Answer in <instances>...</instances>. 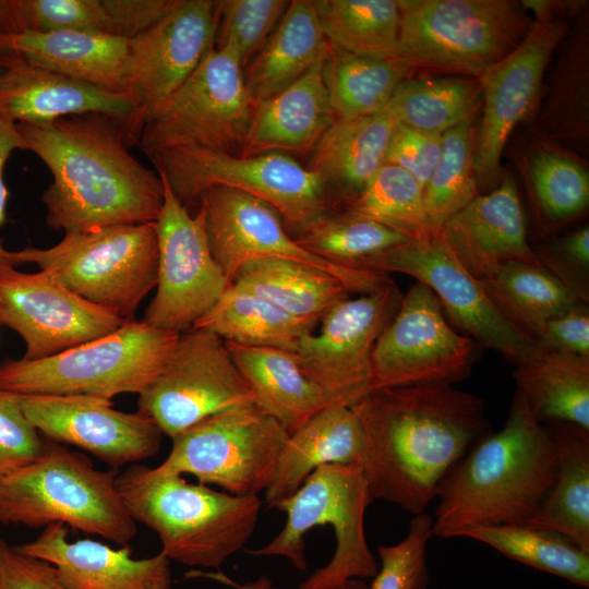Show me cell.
Here are the masks:
<instances>
[{
    "instance_id": "6da1fadb",
    "label": "cell",
    "mask_w": 589,
    "mask_h": 589,
    "mask_svg": "<svg viewBox=\"0 0 589 589\" xmlns=\"http://www.w3.org/2000/svg\"><path fill=\"white\" fill-rule=\"evenodd\" d=\"M364 435L371 500L425 513L449 470L492 431L484 400L452 384L371 390L352 406Z\"/></svg>"
},
{
    "instance_id": "7a4b0ae2",
    "label": "cell",
    "mask_w": 589,
    "mask_h": 589,
    "mask_svg": "<svg viewBox=\"0 0 589 589\" xmlns=\"http://www.w3.org/2000/svg\"><path fill=\"white\" fill-rule=\"evenodd\" d=\"M15 124L23 151L37 155L52 176L41 194L50 228L67 233L157 220L161 178L129 152L123 123L86 113Z\"/></svg>"
},
{
    "instance_id": "3957f363",
    "label": "cell",
    "mask_w": 589,
    "mask_h": 589,
    "mask_svg": "<svg viewBox=\"0 0 589 589\" xmlns=\"http://www.w3.org/2000/svg\"><path fill=\"white\" fill-rule=\"evenodd\" d=\"M555 473L552 436L516 389L502 429L474 444L443 479L432 537H459L477 525H527Z\"/></svg>"
},
{
    "instance_id": "277c9868",
    "label": "cell",
    "mask_w": 589,
    "mask_h": 589,
    "mask_svg": "<svg viewBox=\"0 0 589 589\" xmlns=\"http://www.w3.org/2000/svg\"><path fill=\"white\" fill-rule=\"evenodd\" d=\"M116 485L129 514L154 530L170 561L219 568L242 550L256 527L259 495H235L158 467L130 465Z\"/></svg>"
},
{
    "instance_id": "5b68a950",
    "label": "cell",
    "mask_w": 589,
    "mask_h": 589,
    "mask_svg": "<svg viewBox=\"0 0 589 589\" xmlns=\"http://www.w3.org/2000/svg\"><path fill=\"white\" fill-rule=\"evenodd\" d=\"M118 473L47 440L40 456L0 478V524L69 525L127 545L137 528L118 492Z\"/></svg>"
},
{
    "instance_id": "8992f818",
    "label": "cell",
    "mask_w": 589,
    "mask_h": 589,
    "mask_svg": "<svg viewBox=\"0 0 589 589\" xmlns=\"http://www.w3.org/2000/svg\"><path fill=\"white\" fill-rule=\"evenodd\" d=\"M396 57L414 75L481 77L528 34L532 20L509 0H397Z\"/></svg>"
},
{
    "instance_id": "52a82bcc",
    "label": "cell",
    "mask_w": 589,
    "mask_h": 589,
    "mask_svg": "<svg viewBox=\"0 0 589 589\" xmlns=\"http://www.w3.org/2000/svg\"><path fill=\"white\" fill-rule=\"evenodd\" d=\"M145 322L127 321L117 330L52 357L0 362V389L17 395L92 396L111 400L137 395L163 371L179 338Z\"/></svg>"
},
{
    "instance_id": "ba28073f",
    "label": "cell",
    "mask_w": 589,
    "mask_h": 589,
    "mask_svg": "<svg viewBox=\"0 0 589 589\" xmlns=\"http://www.w3.org/2000/svg\"><path fill=\"white\" fill-rule=\"evenodd\" d=\"M14 266L33 263L86 301L124 321L157 285L156 221L67 232L48 249L8 252Z\"/></svg>"
},
{
    "instance_id": "9c48e42d",
    "label": "cell",
    "mask_w": 589,
    "mask_h": 589,
    "mask_svg": "<svg viewBox=\"0 0 589 589\" xmlns=\"http://www.w3.org/2000/svg\"><path fill=\"white\" fill-rule=\"evenodd\" d=\"M371 502L362 467L323 465L275 507L287 517L280 532L264 546L247 552L254 556H283L294 568L304 570L305 534L327 524L336 538L333 557L302 581L299 589H333L352 578L374 577L378 564L364 530V514Z\"/></svg>"
},
{
    "instance_id": "30bf717a",
    "label": "cell",
    "mask_w": 589,
    "mask_h": 589,
    "mask_svg": "<svg viewBox=\"0 0 589 589\" xmlns=\"http://www.w3.org/2000/svg\"><path fill=\"white\" fill-rule=\"evenodd\" d=\"M151 159L187 207L211 188L235 189L267 203L299 236L330 213L323 176L283 153L242 157L171 148Z\"/></svg>"
},
{
    "instance_id": "8fae6325",
    "label": "cell",
    "mask_w": 589,
    "mask_h": 589,
    "mask_svg": "<svg viewBox=\"0 0 589 589\" xmlns=\"http://www.w3.org/2000/svg\"><path fill=\"white\" fill-rule=\"evenodd\" d=\"M254 110L238 58L228 48L214 46L145 121L137 144L149 158L171 148L239 155Z\"/></svg>"
},
{
    "instance_id": "7c38bea8",
    "label": "cell",
    "mask_w": 589,
    "mask_h": 589,
    "mask_svg": "<svg viewBox=\"0 0 589 589\" xmlns=\"http://www.w3.org/2000/svg\"><path fill=\"white\" fill-rule=\"evenodd\" d=\"M289 433L255 402L214 413L180 432L163 464L235 495H259L272 483Z\"/></svg>"
},
{
    "instance_id": "4fadbf2b",
    "label": "cell",
    "mask_w": 589,
    "mask_h": 589,
    "mask_svg": "<svg viewBox=\"0 0 589 589\" xmlns=\"http://www.w3.org/2000/svg\"><path fill=\"white\" fill-rule=\"evenodd\" d=\"M356 268L413 277L436 296L452 323L498 351L514 366L527 362L541 350L536 340L498 312L480 281L459 263L440 233L389 248L362 260Z\"/></svg>"
},
{
    "instance_id": "5bb4252c",
    "label": "cell",
    "mask_w": 589,
    "mask_h": 589,
    "mask_svg": "<svg viewBox=\"0 0 589 589\" xmlns=\"http://www.w3.org/2000/svg\"><path fill=\"white\" fill-rule=\"evenodd\" d=\"M254 400L225 340L191 328L179 335L163 371L139 394L137 411L172 438L214 413Z\"/></svg>"
},
{
    "instance_id": "9a60e30c",
    "label": "cell",
    "mask_w": 589,
    "mask_h": 589,
    "mask_svg": "<svg viewBox=\"0 0 589 589\" xmlns=\"http://www.w3.org/2000/svg\"><path fill=\"white\" fill-rule=\"evenodd\" d=\"M213 256L231 285L238 269L253 261L285 260L312 266L339 279L349 292L366 294L390 281L385 273L344 266L304 249L286 231L279 214L244 192L214 187L200 197Z\"/></svg>"
},
{
    "instance_id": "2e32d148",
    "label": "cell",
    "mask_w": 589,
    "mask_h": 589,
    "mask_svg": "<svg viewBox=\"0 0 589 589\" xmlns=\"http://www.w3.org/2000/svg\"><path fill=\"white\" fill-rule=\"evenodd\" d=\"M164 203L156 220L158 273L156 293L143 322L163 330L193 327L230 286L215 261L206 233L204 211L191 215L163 173Z\"/></svg>"
},
{
    "instance_id": "e0dca14e",
    "label": "cell",
    "mask_w": 589,
    "mask_h": 589,
    "mask_svg": "<svg viewBox=\"0 0 589 589\" xmlns=\"http://www.w3.org/2000/svg\"><path fill=\"white\" fill-rule=\"evenodd\" d=\"M402 296L393 280L377 291L347 298L304 336L294 354L303 373L339 406L371 392L374 345L397 313Z\"/></svg>"
},
{
    "instance_id": "ac0fdd59",
    "label": "cell",
    "mask_w": 589,
    "mask_h": 589,
    "mask_svg": "<svg viewBox=\"0 0 589 589\" xmlns=\"http://www.w3.org/2000/svg\"><path fill=\"white\" fill-rule=\"evenodd\" d=\"M473 354V339L453 329L436 296L417 281L374 345L371 390L453 385L469 373Z\"/></svg>"
},
{
    "instance_id": "d6986e66",
    "label": "cell",
    "mask_w": 589,
    "mask_h": 589,
    "mask_svg": "<svg viewBox=\"0 0 589 589\" xmlns=\"http://www.w3.org/2000/svg\"><path fill=\"white\" fill-rule=\"evenodd\" d=\"M569 31L567 17L534 15L518 47L480 79L482 117L476 135L477 182H493L501 171L505 145L516 125L532 118L548 65Z\"/></svg>"
},
{
    "instance_id": "ffe728a7",
    "label": "cell",
    "mask_w": 589,
    "mask_h": 589,
    "mask_svg": "<svg viewBox=\"0 0 589 589\" xmlns=\"http://www.w3.org/2000/svg\"><path fill=\"white\" fill-rule=\"evenodd\" d=\"M125 322L44 271L28 274L0 263V325L23 338L25 360L52 357L104 337Z\"/></svg>"
},
{
    "instance_id": "44dd1931",
    "label": "cell",
    "mask_w": 589,
    "mask_h": 589,
    "mask_svg": "<svg viewBox=\"0 0 589 589\" xmlns=\"http://www.w3.org/2000/svg\"><path fill=\"white\" fill-rule=\"evenodd\" d=\"M22 409L46 440L77 446L118 470L160 448L163 432L141 412L113 409L92 396L19 395Z\"/></svg>"
},
{
    "instance_id": "7402d4cb",
    "label": "cell",
    "mask_w": 589,
    "mask_h": 589,
    "mask_svg": "<svg viewBox=\"0 0 589 589\" xmlns=\"http://www.w3.org/2000/svg\"><path fill=\"white\" fill-rule=\"evenodd\" d=\"M217 25L216 1L180 0L152 28L131 39L130 86L142 127L215 46Z\"/></svg>"
},
{
    "instance_id": "603a6c76",
    "label": "cell",
    "mask_w": 589,
    "mask_h": 589,
    "mask_svg": "<svg viewBox=\"0 0 589 589\" xmlns=\"http://www.w3.org/2000/svg\"><path fill=\"white\" fill-rule=\"evenodd\" d=\"M100 113L123 123L132 144L142 124L130 93L110 92L20 60L0 58V117L13 122H47Z\"/></svg>"
},
{
    "instance_id": "cb8c5ba5",
    "label": "cell",
    "mask_w": 589,
    "mask_h": 589,
    "mask_svg": "<svg viewBox=\"0 0 589 589\" xmlns=\"http://www.w3.org/2000/svg\"><path fill=\"white\" fill-rule=\"evenodd\" d=\"M440 236L459 263L479 281L509 262L540 264L527 240L526 220L515 181L478 195L450 217Z\"/></svg>"
},
{
    "instance_id": "d4e9b609",
    "label": "cell",
    "mask_w": 589,
    "mask_h": 589,
    "mask_svg": "<svg viewBox=\"0 0 589 589\" xmlns=\"http://www.w3.org/2000/svg\"><path fill=\"white\" fill-rule=\"evenodd\" d=\"M61 524L48 527L33 541L15 548L27 556L51 564L68 589H170V560L156 555L133 558L127 544L113 549L91 539L68 540Z\"/></svg>"
},
{
    "instance_id": "484cf974",
    "label": "cell",
    "mask_w": 589,
    "mask_h": 589,
    "mask_svg": "<svg viewBox=\"0 0 589 589\" xmlns=\"http://www.w3.org/2000/svg\"><path fill=\"white\" fill-rule=\"evenodd\" d=\"M0 58L20 60L110 92L132 94L130 39L79 29L0 33Z\"/></svg>"
},
{
    "instance_id": "4316f807",
    "label": "cell",
    "mask_w": 589,
    "mask_h": 589,
    "mask_svg": "<svg viewBox=\"0 0 589 589\" xmlns=\"http://www.w3.org/2000/svg\"><path fill=\"white\" fill-rule=\"evenodd\" d=\"M326 58L327 51L302 76L255 107L239 156L305 154L315 147L335 121L324 75Z\"/></svg>"
},
{
    "instance_id": "83f0119b",
    "label": "cell",
    "mask_w": 589,
    "mask_h": 589,
    "mask_svg": "<svg viewBox=\"0 0 589 589\" xmlns=\"http://www.w3.org/2000/svg\"><path fill=\"white\" fill-rule=\"evenodd\" d=\"M363 454V430L352 407L336 405L318 411L289 434L264 492L266 505L275 508L323 465L362 467Z\"/></svg>"
},
{
    "instance_id": "f1b7e54d",
    "label": "cell",
    "mask_w": 589,
    "mask_h": 589,
    "mask_svg": "<svg viewBox=\"0 0 589 589\" xmlns=\"http://www.w3.org/2000/svg\"><path fill=\"white\" fill-rule=\"evenodd\" d=\"M255 405L289 434L336 402L301 370L294 352L225 341ZM339 406V405H338Z\"/></svg>"
},
{
    "instance_id": "f546056e",
    "label": "cell",
    "mask_w": 589,
    "mask_h": 589,
    "mask_svg": "<svg viewBox=\"0 0 589 589\" xmlns=\"http://www.w3.org/2000/svg\"><path fill=\"white\" fill-rule=\"evenodd\" d=\"M398 124L388 106L381 111L335 120L324 132L312 156V170L353 200L385 164L387 148Z\"/></svg>"
},
{
    "instance_id": "4dcf8cb0",
    "label": "cell",
    "mask_w": 589,
    "mask_h": 589,
    "mask_svg": "<svg viewBox=\"0 0 589 589\" xmlns=\"http://www.w3.org/2000/svg\"><path fill=\"white\" fill-rule=\"evenodd\" d=\"M314 0H292L262 49L243 71L256 107L302 76L326 51Z\"/></svg>"
},
{
    "instance_id": "1f68e13d",
    "label": "cell",
    "mask_w": 589,
    "mask_h": 589,
    "mask_svg": "<svg viewBox=\"0 0 589 589\" xmlns=\"http://www.w3.org/2000/svg\"><path fill=\"white\" fill-rule=\"evenodd\" d=\"M543 424L555 446L556 473L527 525L562 534L589 552V431L566 422Z\"/></svg>"
},
{
    "instance_id": "d6a6232c",
    "label": "cell",
    "mask_w": 589,
    "mask_h": 589,
    "mask_svg": "<svg viewBox=\"0 0 589 589\" xmlns=\"http://www.w3.org/2000/svg\"><path fill=\"white\" fill-rule=\"evenodd\" d=\"M587 12L560 44L545 97L533 118L536 129L548 142L585 141L589 135V46Z\"/></svg>"
},
{
    "instance_id": "836d02e7",
    "label": "cell",
    "mask_w": 589,
    "mask_h": 589,
    "mask_svg": "<svg viewBox=\"0 0 589 589\" xmlns=\"http://www.w3.org/2000/svg\"><path fill=\"white\" fill-rule=\"evenodd\" d=\"M513 375L538 421L566 422L589 431V357L541 348L515 366Z\"/></svg>"
},
{
    "instance_id": "e575fe53",
    "label": "cell",
    "mask_w": 589,
    "mask_h": 589,
    "mask_svg": "<svg viewBox=\"0 0 589 589\" xmlns=\"http://www.w3.org/2000/svg\"><path fill=\"white\" fill-rule=\"evenodd\" d=\"M480 284L498 312L533 340L549 320L586 303L539 264L509 262Z\"/></svg>"
},
{
    "instance_id": "d590c367",
    "label": "cell",
    "mask_w": 589,
    "mask_h": 589,
    "mask_svg": "<svg viewBox=\"0 0 589 589\" xmlns=\"http://www.w3.org/2000/svg\"><path fill=\"white\" fill-rule=\"evenodd\" d=\"M316 325L232 284L192 328L211 332L225 341L294 352Z\"/></svg>"
},
{
    "instance_id": "8d00e7d4",
    "label": "cell",
    "mask_w": 589,
    "mask_h": 589,
    "mask_svg": "<svg viewBox=\"0 0 589 589\" xmlns=\"http://www.w3.org/2000/svg\"><path fill=\"white\" fill-rule=\"evenodd\" d=\"M232 284L296 317L316 324L330 309L349 298L348 289L330 274L285 260L249 262L238 269Z\"/></svg>"
},
{
    "instance_id": "74e56055",
    "label": "cell",
    "mask_w": 589,
    "mask_h": 589,
    "mask_svg": "<svg viewBox=\"0 0 589 589\" xmlns=\"http://www.w3.org/2000/svg\"><path fill=\"white\" fill-rule=\"evenodd\" d=\"M324 75L334 118L340 120L381 111L413 73L397 57L354 55L328 44Z\"/></svg>"
},
{
    "instance_id": "f35d334b",
    "label": "cell",
    "mask_w": 589,
    "mask_h": 589,
    "mask_svg": "<svg viewBox=\"0 0 589 589\" xmlns=\"http://www.w3.org/2000/svg\"><path fill=\"white\" fill-rule=\"evenodd\" d=\"M480 77L414 75L402 81L387 104L398 123L429 133L473 120L482 106Z\"/></svg>"
},
{
    "instance_id": "ab89813d",
    "label": "cell",
    "mask_w": 589,
    "mask_h": 589,
    "mask_svg": "<svg viewBox=\"0 0 589 589\" xmlns=\"http://www.w3.org/2000/svg\"><path fill=\"white\" fill-rule=\"evenodd\" d=\"M459 537L484 543L508 558L574 585L589 586V552L562 534L528 525H477Z\"/></svg>"
},
{
    "instance_id": "60d3db41",
    "label": "cell",
    "mask_w": 589,
    "mask_h": 589,
    "mask_svg": "<svg viewBox=\"0 0 589 589\" xmlns=\"http://www.w3.org/2000/svg\"><path fill=\"white\" fill-rule=\"evenodd\" d=\"M326 41L340 50L382 58L397 55V0H314Z\"/></svg>"
},
{
    "instance_id": "b9f144b4",
    "label": "cell",
    "mask_w": 589,
    "mask_h": 589,
    "mask_svg": "<svg viewBox=\"0 0 589 589\" xmlns=\"http://www.w3.org/2000/svg\"><path fill=\"white\" fill-rule=\"evenodd\" d=\"M341 213L376 221L408 240L435 236L423 204V190L406 170L384 164Z\"/></svg>"
},
{
    "instance_id": "7bdbcfd3",
    "label": "cell",
    "mask_w": 589,
    "mask_h": 589,
    "mask_svg": "<svg viewBox=\"0 0 589 589\" xmlns=\"http://www.w3.org/2000/svg\"><path fill=\"white\" fill-rule=\"evenodd\" d=\"M522 171L534 203L546 218L567 220L588 207V169L552 142L533 145L524 158Z\"/></svg>"
},
{
    "instance_id": "ee69618b",
    "label": "cell",
    "mask_w": 589,
    "mask_h": 589,
    "mask_svg": "<svg viewBox=\"0 0 589 589\" xmlns=\"http://www.w3.org/2000/svg\"><path fill=\"white\" fill-rule=\"evenodd\" d=\"M476 135L473 120L442 134L441 156L423 188L424 209L434 233L479 195L473 170Z\"/></svg>"
},
{
    "instance_id": "f6af8a7d",
    "label": "cell",
    "mask_w": 589,
    "mask_h": 589,
    "mask_svg": "<svg viewBox=\"0 0 589 589\" xmlns=\"http://www.w3.org/2000/svg\"><path fill=\"white\" fill-rule=\"evenodd\" d=\"M296 240L309 252L349 267L408 241L376 221L345 213H329Z\"/></svg>"
},
{
    "instance_id": "bcb514c9",
    "label": "cell",
    "mask_w": 589,
    "mask_h": 589,
    "mask_svg": "<svg viewBox=\"0 0 589 589\" xmlns=\"http://www.w3.org/2000/svg\"><path fill=\"white\" fill-rule=\"evenodd\" d=\"M64 29L111 35L107 0H0L2 34Z\"/></svg>"
},
{
    "instance_id": "7dc6e473",
    "label": "cell",
    "mask_w": 589,
    "mask_h": 589,
    "mask_svg": "<svg viewBox=\"0 0 589 589\" xmlns=\"http://www.w3.org/2000/svg\"><path fill=\"white\" fill-rule=\"evenodd\" d=\"M286 0L216 1L217 47H226L238 58L242 69L262 49L285 14Z\"/></svg>"
},
{
    "instance_id": "c3c4849f",
    "label": "cell",
    "mask_w": 589,
    "mask_h": 589,
    "mask_svg": "<svg viewBox=\"0 0 589 589\" xmlns=\"http://www.w3.org/2000/svg\"><path fill=\"white\" fill-rule=\"evenodd\" d=\"M431 538L432 517L414 515L401 541L378 546L381 566L369 589H428L426 544Z\"/></svg>"
},
{
    "instance_id": "681fc988",
    "label": "cell",
    "mask_w": 589,
    "mask_h": 589,
    "mask_svg": "<svg viewBox=\"0 0 589 589\" xmlns=\"http://www.w3.org/2000/svg\"><path fill=\"white\" fill-rule=\"evenodd\" d=\"M46 443L25 416L20 396L0 389V478L35 460Z\"/></svg>"
},
{
    "instance_id": "f907efd6",
    "label": "cell",
    "mask_w": 589,
    "mask_h": 589,
    "mask_svg": "<svg viewBox=\"0 0 589 589\" xmlns=\"http://www.w3.org/2000/svg\"><path fill=\"white\" fill-rule=\"evenodd\" d=\"M441 151L442 134L398 123L387 148L385 164L406 170L423 190L438 161Z\"/></svg>"
},
{
    "instance_id": "816d5d0a",
    "label": "cell",
    "mask_w": 589,
    "mask_h": 589,
    "mask_svg": "<svg viewBox=\"0 0 589 589\" xmlns=\"http://www.w3.org/2000/svg\"><path fill=\"white\" fill-rule=\"evenodd\" d=\"M540 264L588 301L589 228L584 226L537 255Z\"/></svg>"
},
{
    "instance_id": "f5cc1de1",
    "label": "cell",
    "mask_w": 589,
    "mask_h": 589,
    "mask_svg": "<svg viewBox=\"0 0 589 589\" xmlns=\"http://www.w3.org/2000/svg\"><path fill=\"white\" fill-rule=\"evenodd\" d=\"M0 589H68L56 568L0 539Z\"/></svg>"
},
{
    "instance_id": "db71d44e",
    "label": "cell",
    "mask_w": 589,
    "mask_h": 589,
    "mask_svg": "<svg viewBox=\"0 0 589 589\" xmlns=\"http://www.w3.org/2000/svg\"><path fill=\"white\" fill-rule=\"evenodd\" d=\"M543 349L589 357V312L581 303L549 320L536 339Z\"/></svg>"
},
{
    "instance_id": "11a10c76",
    "label": "cell",
    "mask_w": 589,
    "mask_h": 589,
    "mask_svg": "<svg viewBox=\"0 0 589 589\" xmlns=\"http://www.w3.org/2000/svg\"><path fill=\"white\" fill-rule=\"evenodd\" d=\"M180 0H107L111 35L133 39L152 28Z\"/></svg>"
},
{
    "instance_id": "9f6ffc18",
    "label": "cell",
    "mask_w": 589,
    "mask_h": 589,
    "mask_svg": "<svg viewBox=\"0 0 589 589\" xmlns=\"http://www.w3.org/2000/svg\"><path fill=\"white\" fill-rule=\"evenodd\" d=\"M16 149L23 151V141L16 124L0 117V227L5 223L7 216L8 190L3 178L4 167L12 153ZM8 252L0 243V259L9 263Z\"/></svg>"
},
{
    "instance_id": "6f0895ef",
    "label": "cell",
    "mask_w": 589,
    "mask_h": 589,
    "mask_svg": "<svg viewBox=\"0 0 589 589\" xmlns=\"http://www.w3.org/2000/svg\"><path fill=\"white\" fill-rule=\"evenodd\" d=\"M205 575H208V577L215 580H219L226 585H231L232 587L237 589H279L273 585L272 580L267 576H261L254 581H249L244 585H239L232 581L227 576L221 575V574H205Z\"/></svg>"
},
{
    "instance_id": "680465c9",
    "label": "cell",
    "mask_w": 589,
    "mask_h": 589,
    "mask_svg": "<svg viewBox=\"0 0 589 589\" xmlns=\"http://www.w3.org/2000/svg\"><path fill=\"white\" fill-rule=\"evenodd\" d=\"M333 589H369V586L358 578H352Z\"/></svg>"
},
{
    "instance_id": "91938a15",
    "label": "cell",
    "mask_w": 589,
    "mask_h": 589,
    "mask_svg": "<svg viewBox=\"0 0 589 589\" xmlns=\"http://www.w3.org/2000/svg\"><path fill=\"white\" fill-rule=\"evenodd\" d=\"M1 262H7V261L0 259V263H1ZM7 263H8V262H7Z\"/></svg>"
}]
</instances>
